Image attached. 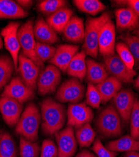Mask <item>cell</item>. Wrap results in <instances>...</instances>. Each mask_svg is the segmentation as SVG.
I'll return each mask as SVG.
<instances>
[{"label":"cell","mask_w":139,"mask_h":157,"mask_svg":"<svg viewBox=\"0 0 139 157\" xmlns=\"http://www.w3.org/2000/svg\"><path fill=\"white\" fill-rule=\"evenodd\" d=\"M67 114L65 107L52 98L44 99L41 104L42 128L48 135H55L64 127Z\"/></svg>","instance_id":"1"},{"label":"cell","mask_w":139,"mask_h":157,"mask_svg":"<svg viewBox=\"0 0 139 157\" xmlns=\"http://www.w3.org/2000/svg\"><path fill=\"white\" fill-rule=\"evenodd\" d=\"M41 120V113L37 106L34 103H30L21 115L16 126V132L22 137L35 142L38 137Z\"/></svg>","instance_id":"2"},{"label":"cell","mask_w":139,"mask_h":157,"mask_svg":"<svg viewBox=\"0 0 139 157\" xmlns=\"http://www.w3.org/2000/svg\"><path fill=\"white\" fill-rule=\"evenodd\" d=\"M110 15L108 12L104 13L98 17L88 18L85 27V38L83 50L86 55L97 58L98 54V37L102 26L108 20Z\"/></svg>","instance_id":"3"},{"label":"cell","mask_w":139,"mask_h":157,"mask_svg":"<svg viewBox=\"0 0 139 157\" xmlns=\"http://www.w3.org/2000/svg\"><path fill=\"white\" fill-rule=\"evenodd\" d=\"M121 117L112 106H108L98 114L96 125L101 135L106 137H117L122 133Z\"/></svg>","instance_id":"4"},{"label":"cell","mask_w":139,"mask_h":157,"mask_svg":"<svg viewBox=\"0 0 139 157\" xmlns=\"http://www.w3.org/2000/svg\"><path fill=\"white\" fill-rule=\"evenodd\" d=\"M34 22L30 20L21 25L18 32V37L23 54L33 60L38 66L43 67V63L36 54V41L33 32Z\"/></svg>","instance_id":"5"},{"label":"cell","mask_w":139,"mask_h":157,"mask_svg":"<svg viewBox=\"0 0 139 157\" xmlns=\"http://www.w3.org/2000/svg\"><path fill=\"white\" fill-rule=\"evenodd\" d=\"M85 89L80 80L71 78L65 81L58 89L55 98L60 102L77 104L82 100Z\"/></svg>","instance_id":"6"},{"label":"cell","mask_w":139,"mask_h":157,"mask_svg":"<svg viewBox=\"0 0 139 157\" xmlns=\"http://www.w3.org/2000/svg\"><path fill=\"white\" fill-rule=\"evenodd\" d=\"M104 64L109 74L115 77L122 83L129 84L134 82L137 73L134 69H130L119 57L117 54L105 57Z\"/></svg>","instance_id":"7"},{"label":"cell","mask_w":139,"mask_h":157,"mask_svg":"<svg viewBox=\"0 0 139 157\" xmlns=\"http://www.w3.org/2000/svg\"><path fill=\"white\" fill-rule=\"evenodd\" d=\"M61 79L60 70L52 64L47 65L38 78L37 88L38 93L42 96H45L54 93Z\"/></svg>","instance_id":"8"},{"label":"cell","mask_w":139,"mask_h":157,"mask_svg":"<svg viewBox=\"0 0 139 157\" xmlns=\"http://www.w3.org/2000/svg\"><path fill=\"white\" fill-rule=\"evenodd\" d=\"M67 125L77 128L93 119V112L86 102L70 104L67 109Z\"/></svg>","instance_id":"9"},{"label":"cell","mask_w":139,"mask_h":157,"mask_svg":"<svg viewBox=\"0 0 139 157\" xmlns=\"http://www.w3.org/2000/svg\"><path fill=\"white\" fill-rule=\"evenodd\" d=\"M58 150V157H73L77 149V141L73 127L67 128L55 133Z\"/></svg>","instance_id":"10"},{"label":"cell","mask_w":139,"mask_h":157,"mask_svg":"<svg viewBox=\"0 0 139 157\" xmlns=\"http://www.w3.org/2000/svg\"><path fill=\"white\" fill-rule=\"evenodd\" d=\"M116 32L113 21L108 20L101 29L98 37V52L102 56L107 57L115 54Z\"/></svg>","instance_id":"11"},{"label":"cell","mask_w":139,"mask_h":157,"mask_svg":"<svg viewBox=\"0 0 139 157\" xmlns=\"http://www.w3.org/2000/svg\"><path fill=\"white\" fill-rule=\"evenodd\" d=\"M20 26V23L12 21L9 23L2 31V35L4 38L6 48L11 54L16 70L18 68L19 52L21 48L18 37Z\"/></svg>","instance_id":"12"},{"label":"cell","mask_w":139,"mask_h":157,"mask_svg":"<svg viewBox=\"0 0 139 157\" xmlns=\"http://www.w3.org/2000/svg\"><path fill=\"white\" fill-rule=\"evenodd\" d=\"M2 96L11 98L23 104L33 99L35 93L33 89L24 84L21 78L16 77L5 87Z\"/></svg>","instance_id":"13"},{"label":"cell","mask_w":139,"mask_h":157,"mask_svg":"<svg viewBox=\"0 0 139 157\" xmlns=\"http://www.w3.org/2000/svg\"><path fill=\"white\" fill-rule=\"evenodd\" d=\"M18 63L23 82L27 86L34 90L37 87L40 67L30 59L25 56L23 52L19 55Z\"/></svg>","instance_id":"14"},{"label":"cell","mask_w":139,"mask_h":157,"mask_svg":"<svg viewBox=\"0 0 139 157\" xmlns=\"http://www.w3.org/2000/svg\"><path fill=\"white\" fill-rule=\"evenodd\" d=\"M136 98L130 89H121L113 98L114 108L119 114L121 119L128 123Z\"/></svg>","instance_id":"15"},{"label":"cell","mask_w":139,"mask_h":157,"mask_svg":"<svg viewBox=\"0 0 139 157\" xmlns=\"http://www.w3.org/2000/svg\"><path fill=\"white\" fill-rule=\"evenodd\" d=\"M23 111L22 104L8 96L0 98V112L5 123L9 126L16 125Z\"/></svg>","instance_id":"16"},{"label":"cell","mask_w":139,"mask_h":157,"mask_svg":"<svg viewBox=\"0 0 139 157\" xmlns=\"http://www.w3.org/2000/svg\"><path fill=\"white\" fill-rule=\"evenodd\" d=\"M79 47L75 45L63 44L57 48L55 54L49 60L51 64L58 67L61 71L66 72L73 57L79 52Z\"/></svg>","instance_id":"17"},{"label":"cell","mask_w":139,"mask_h":157,"mask_svg":"<svg viewBox=\"0 0 139 157\" xmlns=\"http://www.w3.org/2000/svg\"><path fill=\"white\" fill-rule=\"evenodd\" d=\"M116 25L119 30H132L139 25V17L130 7L119 8L115 11Z\"/></svg>","instance_id":"18"},{"label":"cell","mask_w":139,"mask_h":157,"mask_svg":"<svg viewBox=\"0 0 139 157\" xmlns=\"http://www.w3.org/2000/svg\"><path fill=\"white\" fill-rule=\"evenodd\" d=\"M64 37L69 42L81 44L84 42L85 25L83 19L73 16L63 32Z\"/></svg>","instance_id":"19"},{"label":"cell","mask_w":139,"mask_h":157,"mask_svg":"<svg viewBox=\"0 0 139 157\" xmlns=\"http://www.w3.org/2000/svg\"><path fill=\"white\" fill-rule=\"evenodd\" d=\"M33 32L38 42L51 45L59 40L57 32L41 17L36 20L33 27Z\"/></svg>","instance_id":"20"},{"label":"cell","mask_w":139,"mask_h":157,"mask_svg":"<svg viewBox=\"0 0 139 157\" xmlns=\"http://www.w3.org/2000/svg\"><path fill=\"white\" fill-rule=\"evenodd\" d=\"M86 61V78L89 83L97 85L109 76L104 63L98 62L93 59L88 58Z\"/></svg>","instance_id":"21"},{"label":"cell","mask_w":139,"mask_h":157,"mask_svg":"<svg viewBox=\"0 0 139 157\" xmlns=\"http://www.w3.org/2000/svg\"><path fill=\"white\" fill-rule=\"evenodd\" d=\"M96 87L102 96V102H106L114 98L122 89V83L115 77L109 75Z\"/></svg>","instance_id":"22"},{"label":"cell","mask_w":139,"mask_h":157,"mask_svg":"<svg viewBox=\"0 0 139 157\" xmlns=\"http://www.w3.org/2000/svg\"><path fill=\"white\" fill-rule=\"evenodd\" d=\"M73 11L66 7L62 8L46 18L47 23L57 33H63L66 25L73 17Z\"/></svg>","instance_id":"23"},{"label":"cell","mask_w":139,"mask_h":157,"mask_svg":"<svg viewBox=\"0 0 139 157\" xmlns=\"http://www.w3.org/2000/svg\"><path fill=\"white\" fill-rule=\"evenodd\" d=\"M86 56L85 52L82 50L73 57L66 72L68 75L78 78L80 81L84 79L87 69Z\"/></svg>","instance_id":"24"},{"label":"cell","mask_w":139,"mask_h":157,"mask_svg":"<svg viewBox=\"0 0 139 157\" xmlns=\"http://www.w3.org/2000/svg\"><path fill=\"white\" fill-rule=\"evenodd\" d=\"M111 151L117 152H131L139 151V140H135L130 135H125L110 141L107 145Z\"/></svg>","instance_id":"25"},{"label":"cell","mask_w":139,"mask_h":157,"mask_svg":"<svg viewBox=\"0 0 139 157\" xmlns=\"http://www.w3.org/2000/svg\"><path fill=\"white\" fill-rule=\"evenodd\" d=\"M28 15V13L16 2L11 0H0V18H23Z\"/></svg>","instance_id":"26"},{"label":"cell","mask_w":139,"mask_h":157,"mask_svg":"<svg viewBox=\"0 0 139 157\" xmlns=\"http://www.w3.org/2000/svg\"><path fill=\"white\" fill-rule=\"evenodd\" d=\"M75 135L77 143L83 148L90 146L96 138V133L90 123H86L76 128Z\"/></svg>","instance_id":"27"},{"label":"cell","mask_w":139,"mask_h":157,"mask_svg":"<svg viewBox=\"0 0 139 157\" xmlns=\"http://www.w3.org/2000/svg\"><path fill=\"white\" fill-rule=\"evenodd\" d=\"M80 11L95 16L105 10L106 6L99 0H75L73 2Z\"/></svg>","instance_id":"28"},{"label":"cell","mask_w":139,"mask_h":157,"mask_svg":"<svg viewBox=\"0 0 139 157\" xmlns=\"http://www.w3.org/2000/svg\"><path fill=\"white\" fill-rule=\"evenodd\" d=\"M14 63L8 56H0V90L11 79L14 71Z\"/></svg>","instance_id":"29"},{"label":"cell","mask_w":139,"mask_h":157,"mask_svg":"<svg viewBox=\"0 0 139 157\" xmlns=\"http://www.w3.org/2000/svg\"><path fill=\"white\" fill-rule=\"evenodd\" d=\"M17 150L13 137L6 132L0 133V157H16Z\"/></svg>","instance_id":"30"},{"label":"cell","mask_w":139,"mask_h":157,"mask_svg":"<svg viewBox=\"0 0 139 157\" xmlns=\"http://www.w3.org/2000/svg\"><path fill=\"white\" fill-rule=\"evenodd\" d=\"M67 1L64 0H43L38 3L37 8L45 15H51L62 8L66 7Z\"/></svg>","instance_id":"31"},{"label":"cell","mask_w":139,"mask_h":157,"mask_svg":"<svg viewBox=\"0 0 139 157\" xmlns=\"http://www.w3.org/2000/svg\"><path fill=\"white\" fill-rule=\"evenodd\" d=\"M20 157H38L40 153L38 143L31 141L24 137L20 141Z\"/></svg>","instance_id":"32"},{"label":"cell","mask_w":139,"mask_h":157,"mask_svg":"<svg viewBox=\"0 0 139 157\" xmlns=\"http://www.w3.org/2000/svg\"><path fill=\"white\" fill-rule=\"evenodd\" d=\"M102 102V96L96 86L88 82L86 90V104L90 107L97 109Z\"/></svg>","instance_id":"33"},{"label":"cell","mask_w":139,"mask_h":157,"mask_svg":"<svg viewBox=\"0 0 139 157\" xmlns=\"http://www.w3.org/2000/svg\"><path fill=\"white\" fill-rule=\"evenodd\" d=\"M122 39L131 52L135 60V66L139 68V36L127 35H123Z\"/></svg>","instance_id":"34"},{"label":"cell","mask_w":139,"mask_h":157,"mask_svg":"<svg viewBox=\"0 0 139 157\" xmlns=\"http://www.w3.org/2000/svg\"><path fill=\"white\" fill-rule=\"evenodd\" d=\"M115 50L120 60L130 69H134L135 60L128 47L123 42H119L115 45Z\"/></svg>","instance_id":"35"},{"label":"cell","mask_w":139,"mask_h":157,"mask_svg":"<svg viewBox=\"0 0 139 157\" xmlns=\"http://www.w3.org/2000/svg\"><path fill=\"white\" fill-rule=\"evenodd\" d=\"M57 48L47 44L36 42V56L43 63L50 60L54 56Z\"/></svg>","instance_id":"36"},{"label":"cell","mask_w":139,"mask_h":157,"mask_svg":"<svg viewBox=\"0 0 139 157\" xmlns=\"http://www.w3.org/2000/svg\"><path fill=\"white\" fill-rule=\"evenodd\" d=\"M130 135L139 140V100L135 99L130 117Z\"/></svg>","instance_id":"37"},{"label":"cell","mask_w":139,"mask_h":157,"mask_svg":"<svg viewBox=\"0 0 139 157\" xmlns=\"http://www.w3.org/2000/svg\"><path fill=\"white\" fill-rule=\"evenodd\" d=\"M58 147L53 141L49 139L45 140L41 148L40 157H58Z\"/></svg>","instance_id":"38"},{"label":"cell","mask_w":139,"mask_h":157,"mask_svg":"<svg viewBox=\"0 0 139 157\" xmlns=\"http://www.w3.org/2000/svg\"><path fill=\"white\" fill-rule=\"evenodd\" d=\"M92 148L97 157H116L117 156V153L104 147L99 138L95 139Z\"/></svg>","instance_id":"39"},{"label":"cell","mask_w":139,"mask_h":157,"mask_svg":"<svg viewBox=\"0 0 139 157\" xmlns=\"http://www.w3.org/2000/svg\"><path fill=\"white\" fill-rule=\"evenodd\" d=\"M116 3L126 5L132 8L139 17V0H127V1H115Z\"/></svg>","instance_id":"40"},{"label":"cell","mask_w":139,"mask_h":157,"mask_svg":"<svg viewBox=\"0 0 139 157\" xmlns=\"http://www.w3.org/2000/svg\"><path fill=\"white\" fill-rule=\"evenodd\" d=\"M16 2L23 9L24 8H31V6L33 5V2L30 1V0H18V1H16Z\"/></svg>","instance_id":"41"},{"label":"cell","mask_w":139,"mask_h":157,"mask_svg":"<svg viewBox=\"0 0 139 157\" xmlns=\"http://www.w3.org/2000/svg\"><path fill=\"white\" fill-rule=\"evenodd\" d=\"M75 157H97V156L87 150H83L79 153Z\"/></svg>","instance_id":"42"},{"label":"cell","mask_w":139,"mask_h":157,"mask_svg":"<svg viewBox=\"0 0 139 157\" xmlns=\"http://www.w3.org/2000/svg\"><path fill=\"white\" fill-rule=\"evenodd\" d=\"M124 157H139V153L138 151H131L126 153Z\"/></svg>","instance_id":"43"},{"label":"cell","mask_w":139,"mask_h":157,"mask_svg":"<svg viewBox=\"0 0 139 157\" xmlns=\"http://www.w3.org/2000/svg\"><path fill=\"white\" fill-rule=\"evenodd\" d=\"M134 86L137 89H139V75L136 78V79L134 81Z\"/></svg>","instance_id":"44"},{"label":"cell","mask_w":139,"mask_h":157,"mask_svg":"<svg viewBox=\"0 0 139 157\" xmlns=\"http://www.w3.org/2000/svg\"><path fill=\"white\" fill-rule=\"evenodd\" d=\"M3 47V42L2 40V37H1V35H0V49H1Z\"/></svg>","instance_id":"45"},{"label":"cell","mask_w":139,"mask_h":157,"mask_svg":"<svg viewBox=\"0 0 139 157\" xmlns=\"http://www.w3.org/2000/svg\"><path fill=\"white\" fill-rule=\"evenodd\" d=\"M135 33H136L137 35L139 36V27L137 28V30H136V32H135Z\"/></svg>","instance_id":"46"}]
</instances>
